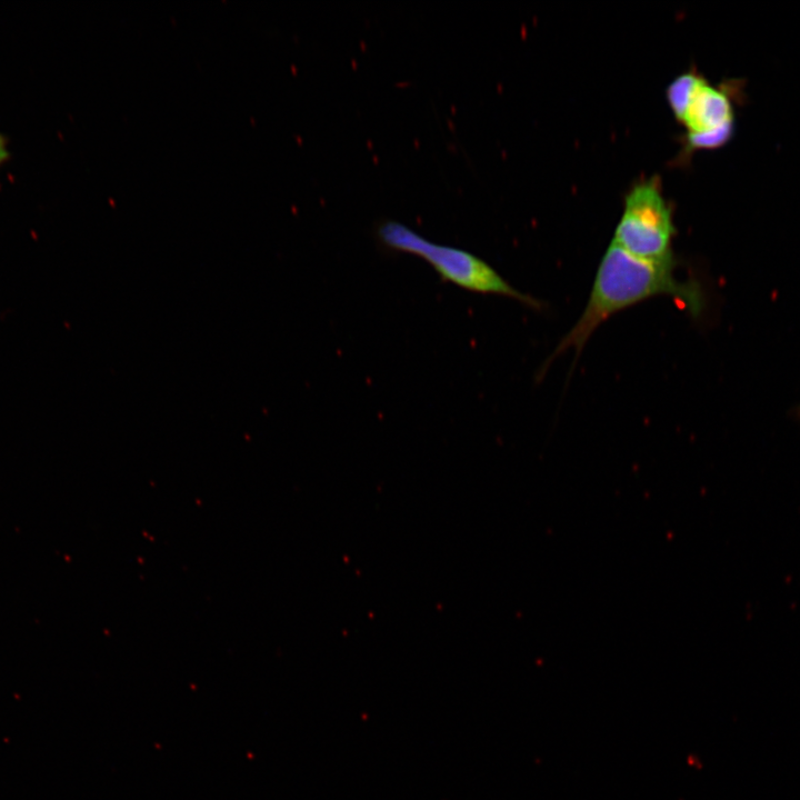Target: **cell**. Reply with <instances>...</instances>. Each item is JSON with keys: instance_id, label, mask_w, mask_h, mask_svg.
I'll return each mask as SVG.
<instances>
[{"instance_id": "1", "label": "cell", "mask_w": 800, "mask_h": 800, "mask_svg": "<svg viewBox=\"0 0 800 800\" xmlns=\"http://www.w3.org/2000/svg\"><path fill=\"white\" fill-rule=\"evenodd\" d=\"M676 268V259L640 258L611 241L598 266L586 307L548 362L569 349L578 357L611 316L650 298L669 297L692 317L699 316L704 307L701 284L694 279H679Z\"/></svg>"}, {"instance_id": "2", "label": "cell", "mask_w": 800, "mask_h": 800, "mask_svg": "<svg viewBox=\"0 0 800 800\" xmlns=\"http://www.w3.org/2000/svg\"><path fill=\"white\" fill-rule=\"evenodd\" d=\"M374 233L382 248L424 260L443 282L473 293L499 296L517 300L527 307H540V301L514 288L492 266L472 252L433 243L393 219L378 222Z\"/></svg>"}, {"instance_id": "3", "label": "cell", "mask_w": 800, "mask_h": 800, "mask_svg": "<svg viewBox=\"0 0 800 800\" xmlns=\"http://www.w3.org/2000/svg\"><path fill=\"white\" fill-rule=\"evenodd\" d=\"M674 234L672 214L658 178L633 186L624 198L612 241L640 258L670 260L674 259Z\"/></svg>"}, {"instance_id": "4", "label": "cell", "mask_w": 800, "mask_h": 800, "mask_svg": "<svg viewBox=\"0 0 800 800\" xmlns=\"http://www.w3.org/2000/svg\"><path fill=\"white\" fill-rule=\"evenodd\" d=\"M746 81L712 84L700 79L682 119L688 150H712L727 144L736 131V108L747 98Z\"/></svg>"}, {"instance_id": "5", "label": "cell", "mask_w": 800, "mask_h": 800, "mask_svg": "<svg viewBox=\"0 0 800 800\" xmlns=\"http://www.w3.org/2000/svg\"><path fill=\"white\" fill-rule=\"evenodd\" d=\"M701 78L702 74L688 71L678 76L667 88L668 103L680 122Z\"/></svg>"}, {"instance_id": "6", "label": "cell", "mask_w": 800, "mask_h": 800, "mask_svg": "<svg viewBox=\"0 0 800 800\" xmlns=\"http://www.w3.org/2000/svg\"><path fill=\"white\" fill-rule=\"evenodd\" d=\"M11 151L9 148V139L0 132V167L9 161Z\"/></svg>"}, {"instance_id": "7", "label": "cell", "mask_w": 800, "mask_h": 800, "mask_svg": "<svg viewBox=\"0 0 800 800\" xmlns=\"http://www.w3.org/2000/svg\"><path fill=\"white\" fill-rule=\"evenodd\" d=\"M798 411H799V413H800V409H798Z\"/></svg>"}]
</instances>
